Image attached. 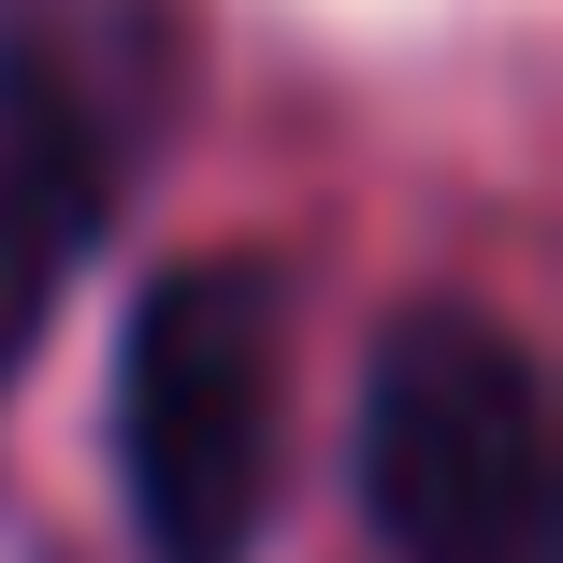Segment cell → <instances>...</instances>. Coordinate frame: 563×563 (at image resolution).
Masks as SVG:
<instances>
[{
	"label": "cell",
	"instance_id": "2",
	"mask_svg": "<svg viewBox=\"0 0 563 563\" xmlns=\"http://www.w3.org/2000/svg\"><path fill=\"white\" fill-rule=\"evenodd\" d=\"M275 362H289L275 275L217 261V275L145 289L131 362H117V463L159 563H246L261 492H275V390H289Z\"/></svg>",
	"mask_w": 563,
	"mask_h": 563
},
{
	"label": "cell",
	"instance_id": "3",
	"mask_svg": "<svg viewBox=\"0 0 563 563\" xmlns=\"http://www.w3.org/2000/svg\"><path fill=\"white\" fill-rule=\"evenodd\" d=\"M159 117V15L145 0H0V362L117 217Z\"/></svg>",
	"mask_w": 563,
	"mask_h": 563
},
{
	"label": "cell",
	"instance_id": "1",
	"mask_svg": "<svg viewBox=\"0 0 563 563\" xmlns=\"http://www.w3.org/2000/svg\"><path fill=\"white\" fill-rule=\"evenodd\" d=\"M362 492L405 563H549V390L506 318H390L362 390Z\"/></svg>",
	"mask_w": 563,
	"mask_h": 563
}]
</instances>
